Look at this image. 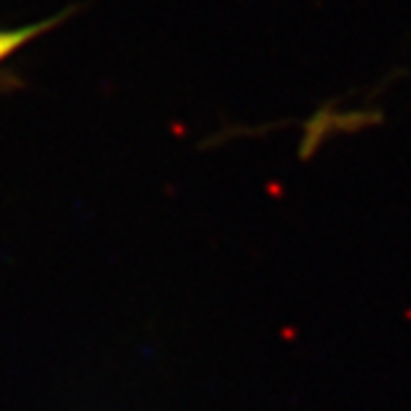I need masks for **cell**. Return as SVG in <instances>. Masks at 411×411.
Here are the masks:
<instances>
[{"mask_svg": "<svg viewBox=\"0 0 411 411\" xmlns=\"http://www.w3.org/2000/svg\"><path fill=\"white\" fill-rule=\"evenodd\" d=\"M57 20H45V23L38 25H25V28L18 30H0V60H5L8 55H13L18 48H23L28 40L38 38L43 30H48L50 25H55Z\"/></svg>", "mask_w": 411, "mask_h": 411, "instance_id": "cell-1", "label": "cell"}]
</instances>
